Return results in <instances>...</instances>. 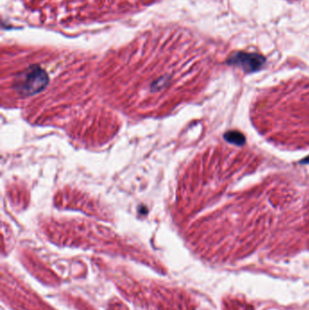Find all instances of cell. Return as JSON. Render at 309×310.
I'll use <instances>...</instances> for the list:
<instances>
[{"label":"cell","mask_w":309,"mask_h":310,"mask_svg":"<svg viewBox=\"0 0 309 310\" xmlns=\"http://www.w3.org/2000/svg\"><path fill=\"white\" fill-rule=\"evenodd\" d=\"M48 83L47 73L40 67L34 65L19 75L16 80V88L22 95H34L44 89Z\"/></svg>","instance_id":"1"},{"label":"cell","mask_w":309,"mask_h":310,"mask_svg":"<svg viewBox=\"0 0 309 310\" xmlns=\"http://www.w3.org/2000/svg\"><path fill=\"white\" fill-rule=\"evenodd\" d=\"M266 58L257 53H233L227 59V63L242 69L245 73H254L264 66Z\"/></svg>","instance_id":"2"},{"label":"cell","mask_w":309,"mask_h":310,"mask_svg":"<svg viewBox=\"0 0 309 310\" xmlns=\"http://www.w3.org/2000/svg\"><path fill=\"white\" fill-rule=\"evenodd\" d=\"M224 138L226 140L231 143H233L235 145L241 146L245 143V136L238 131H230L226 132Z\"/></svg>","instance_id":"3"},{"label":"cell","mask_w":309,"mask_h":310,"mask_svg":"<svg viewBox=\"0 0 309 310\" xmlns=\"http://www.w3.org/2000/svg\"><path fill=\"white\" fill-rule=\"evenodd\" d=\"M302 163H309V157L306 158V159H305L304 161H303V162H302Z\"/></svg>","instance_id":"4"}]
</instances>
